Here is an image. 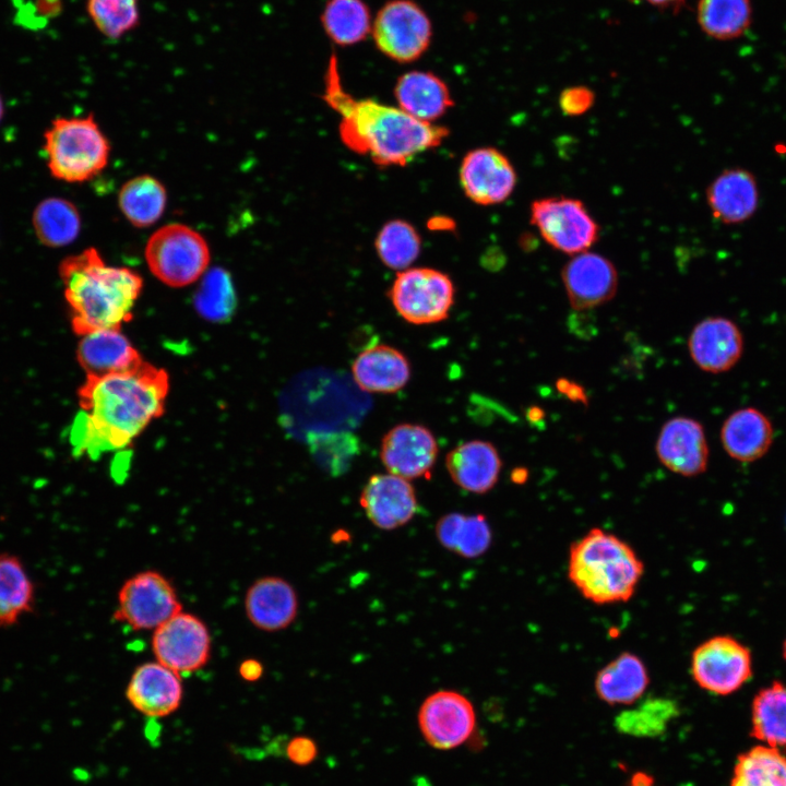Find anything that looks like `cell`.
<instances>
[{
  "label": "cell",
  "instance_id": "cell-1",
  "mask_svg": "<svg viewBox=\"0 0 786 786\" xmlns=\"http://www.w3.org/2000/svg\"><path fill=\"white\" fill-rule=\"evenodd\" d=\"M168 389L167 373L145 362L123 372L86 377L71 430L75 453L96 457L130 445L163 414Z\"/></svg>",
  "mask_w": 786,
  "mask_h": 786
},
{
  "label": "cell",
  "instance_id": "cell-2",
  "mask_svg": "<svg viewBox=\"0 0 786 786\" xmlns=\"http://www.w3.org/2000/svg\"><path fill=\"white\" fill-rule=\"evenodd\" d=\"M323 100L340 116L342 142L379 166H404L449 135L445 127L417 120L400 107L353 97L343 86L334 53L325 69Z\"/></svg>",
  "mask_w": 786,
  "mask_h": 786
},
{
  "label": "cell",
  "instance_id": "cell-3",
  "mask_svg": "<svg viewBox=\"0 0 786 786\" xmlns=\"http://www.w3.org/2000/svg\"><path fill=\"white\" fill-rule=\"evenodd\" d=\"M59 275L71 313L73 331L81 335L102 329H120L132 318L143 279L126 266H110L95 248L60 262Z\"/></svg>",
  "mask_w": 786,
  "mask_h": 786
},
{
  "label": "cell",
  "instance_id": "cell-4",
  "mask_svg": "<svg viewBox=\"0 0 786 786\" xmlns=\"http://www.w3.org/2000/svg\"><path fill=\"white\" fill-rule=\"evenodd\" d=\"M643 574L644 564L634 549L603 528H591L569 548V581L593 604L630 600Z\"/></svg>",
  "mask_w": 786,
  "mask_h": 786
},
{
  "label": "cell",
  "instance_id": "cell-5",
  "mask_svg": "<svg viewBox=\"0 0 786 786\" xmlns=\"http://www.w3.org/2000/svg\"><path fill=\"white\" fill-rule=\"evenodd\" d=\"M44 136L47 167L56 179L84 182L107 166L110 145L92 115L57 118Z\"/></svg>",
  "mask_w": 786,
  "mask_h": 786
},
{
  "label": "cell",
  "instance_id": "cell-6",
  "mask_svg": "<svg viewBox=\"0 0 786 786\" xmlns=\"http://www.w3.org/2000/svg\"><path fill=\"white\" fill-rule=\"evenodd\" d=\"M151 272L164 284L182 287L199 279L210 263L206 240L183 224H168L157 229L145 247Z\"/></svg>",
  "mask_w": 786,
  "mask_h": 786
},
{
  "label": "cell",
  "instance_id": "cell-7",
  "mask_svg": "<svg viewBox=\"0 0 786 786\" xmlns=\"http://www.w3.org/2000/svg\"><path fill=\"white\" fill-rule=\"evenodd\" d=\"M529 221L551 248L570 257L590 250L600 235L598 223L576 198L536 199L529 206Z\"/></svg>",
  "mask_w": 786,
  "mask_h": 786
},
{
  "label": "cell",
  "instance_id": "cell-8",
  "mask_svg": "<svg viewBox=\"0 0 786 786\" xmlns=\"http://www.w3.org/2000/svg\"><path fill=\"white\" fill-rule=\"evenodd\" d=\"M182 610L172 582L157 570H143L124 580L117 593L114 619L134 631H154Z\"/></svg>",
  "mask_w": 786,
  "mask_h": 786
},
{
  "label": "cell",
  "instance_id": "cell-9",
  "mask_svg": "<svg viewBox=\"0 0 786 786\" xmlns=\"http://www.w3.org/2000/svg\"><path fill=\"white\" fill-rule=\"evenodd\" d=\"M432 23L414 0H389L377 12L371 36L377 49L398 63L419 59L432 39Z\"/></svg>",
  "mask_w": 786,
  "mask_h": 786
},
{
  "label": "cell",
  "instance_id": "cell-10",
  "mask_svg": "<svg viewBox=\"0 0 786 786\" xmlns=\"http://www.w3.org/2000/svg\"><path fill=\"white\" fill-rule=\"evenodd\" d=\"M452 279L431 267L400 271L389 290L396 312L412 324H431L448 318L454 302Z\"/></svg>",
  "mask_w": 786,
  "mask_h": 786
},
{
  "label": "cell",
  "instance_id": "cell-11",
  "mask_svg": "<svg viewBox=\"0 0 786 786\" xmlns=\"http://www.w3.org/2000/svg\"><path fill=\"white\" fill-rule=\"evenodd\" d=\"M690 674L701 689L716 695H728L752 678V654L736 638L715 635L693 650Z\"/></svg>",
  "mask_w": 786,
  "mask_h": 786
},
{
  "label": "cell",
  "instance_id": "cell-12",
  "mask_svg": "<svg viewBox=\"0 0 786 786\" xmlns=\"http://www.w3.org/2000/svg\"><path fill=\"white\" fill-rule=\"evenodd\" d=\"M155 660L179 675L204 668L212 655V635L199 616L179 611L157 627L151 639Z\"/></svg>",
  "mask_w": 786,
  "mask_h": 786
},
{
  "label": "cell",
  "instance_id": "cell-13",
  "mask_svg": "<svg viewBox=\"0 0 786 786\" xmlns=\"http://www.w3.org/2000/svg\"><path fill=\"white\" fill-rule=\"evenodd\" d=\"M418 726L429 746L438 750H451L467 741L474 733L475 708L460 692L436 691L421 703Z\"/></svg>",
  "mask_w": 786,
  "mask_h": 786
},
{
  "label": "cell",
  "instance_id": "cell-14",
  "mask_svg": "<svg viewBox=\"0 0 786 786\" xmlns=\"http://www.w3.org/2000/svg\"><path fill=\"white\" fill-rule=\"evenodd\" d=\"M460 181L466 196L479 205H496L513 193L517 175L511 160L496 147L469 151L462 160Z\"/></svg>",
  "mask_w": 786,
  "mask_h": 786
},
{
  "label": "cell",
  "instance_id": "cell-15",
  "mask_svg": "<svg viewBox=\"0 0 786 786\" xmlns=\"http://www.w3.org/2000/svg\"><path fill=\"white\" fill-rule=\"evenodd\" d=\"M561 279L571 307L579 312L611 300L619 282L611 260L590 250L571 255L561 269Z\"/></svg>",
  "mask_w": 786,
  "mask_h": 786
},
{
  "label": "cell",
  "instance_id": "cell-16",
  "mask_svg": "<svg viewBox=\"0 0 786 786\" xmlns=\"http://www.w3.org/2000/svg\"><path fill=\"white\" fill-rule=\"evenodd\" d=\"M438 452L433 433L418 424L394 426L383 436L380 446V457L386 471L408 480L427 476Z\"/></svg>",
  "mask_w": 786,
  "mask_h": 786
},
{
  "label": "cell",
  "instance_id": "cell-17",
  "mask_svg": "<svg viewBox=\"0 0 786 786\" xmlns=\"http://www.w3.org/2000/svg\"><path fill=\"white\" fill-rule=\"evenodd\" d=\"M182 676L157 660L138 665L126 687V699L143 716L162 718L175 713L183 700Z\"/></svg>",
  "mask_w": 786,
  "mask_h": 786
},
{
  "label": "cell",
  "instance_id": "cell-18",
  "mask_svg": "<svg viewBox=\"0 0 786 786\" xmlns=\"http://www.w3.org/2000/svg\"><path fill=\"white\" fill-rule=\"evenodd\" d=\"M660 463L669 471L686 477L703 474L708 465V444L700 421L690 417L667 420L655 445Z\"/></svg>",
  "mask_w": 786,
  "mask_h": 786
},
{
  "label": "cell",
  "instance_id": "cell-19",
  "mask_svg": "<svg viewBox=\"0 0 786 786\" xmlns=\"http://www.w3.org/2000/svg\"><path fill=\"white\" fill-rule=\"evenodd\" d=\"M359 503L369 521L385 531L407 524L418 507L408 479L390 473L372 475L361 490Z\"/></svg>",
  "mask_w": 786,
  "mask_h": 786
},
{
  "label": "cell",
  "instance_id": "cell-20",
  "mask_svg": "<svg viewBox=\"0 0 786 786\" xmlns=\"http://www.w3.org/2000/svg\"><path fill=\"white\" fill-rule=\"evenodd\" d=\"M690 356L702 370L720 373L731 369L743 353V336L728 318L708 317L698 322L688 341Z\"/></svg>",
  "mask_w": 786,
  "mask_h": 786
},
{
  "label": "cell",
  "instance_id": "cell-21",
  "mask_svg": "<svg viewBox=\"0 0 786 786\" xmlns=\"http://www.w3.org/2000/svg\"><path fill=\"white\" fill-rule=\"evenodd\" d=\"M298 596L285 579L266 575L257 579L246 591L243 607L249 622L263 632L288 628L298 614Z\"/></svg>",
  "mask_w": 786,
  "mask_h": 786
},
{
  "label": "cell",
  "instance_id": "cell-22",
  "mask_svg": "<svg viewBox=\"0 0 786 786\" xmlns=\"http://www.w3.org/2000/svg\"><path fill=\"white\" fill-rule=\"evenodd\" d=\"M706 201L712 215L718 222L726 225L741 224L758 210L757 179L745 168H727L707 187Z\"/></svg>",
  "mask_w": 786,
  "mask_h": 786
},
{
  "label": "cell",
  "instance_id": "cell-23",
  "mask_svg": "<svg viewBox=\"0 0 786 786\" xmlns=\"http://www.w3.org/2000/svg\"><path fill=\"white\" fill-rule=\"evenodd\" d=\"M78 360L86 377L123 372L142 364L140 354L120 329H102L81 335Z\"/></svg>",
  "mask_w": 786,
  "mask_h": 786
},
{
  "label": "cell",
  "instance_id": "cell-24",
  "mask_svg": "<svg viewBox=\"0 0 786 786\" xmlns=\"http://www.w3.org/2000/svg\"><path fill=\"white\" fill-rule=\"evenodd\" d=\"M502 461L496 446L488 441L471 440L452 449L445 467L452 480L473 493L491 490L500 475Z\"/></svg>",
  "mask_w": 786,
  "mask_h": 786
},
{
  "label": "cell",
  "instance_id": "cell-25",
  "mask_svg": "<svg viewBox=\"0 0 786 786\" xmlns=\"http://www.w3.org/2000/svg\"><path fill=\"white\" fill-rule=\"evenodd\" d=\"M356 384L369 393H395L410 378L407 357L397 348L378 344L362 350L352 365Z\"/></svg>",
  "mask_w": 786,
  "mask_h": 786
},
{
  "label": "cell",
  "instance_id": "cell-26",
  "mask_svg": "<svg viewBox=\"0 0 786 786\" xmlns=\"http://www.w3.org/2000/svg\"><path fill=\"white\" fill-rule=\"evenodd\" d=\"M774 440L770 418L760 409L743 407L731 413L723 422L720 441L734 460L751 463L763 457Z\"/></svg>",
  "mask_w": 786,
  "mask_h": 786
},
{
  "label": "cell",
  "instance_id": "cell-27",
  "mask_svg": "<svg viewBox=\"0 0 786 786\" xmlns=\"http://www.w3.org/2000/svg\"><path fill=\"white\" fill-rule=\"evenodd\" d=\"M398 107L417 120L432 123L453 106L445 82L429 71L402 74L394 86Z\"/></svg>",
  "mask_w": 786,
  "mask_h": 786
},
{
  "label": "cell",
  "instance_id": "cell-28",
  "mask_svg": "<svg viewBox=\"0 0 786 786\" xmlns=\"http://www.w3.org/2000/svg\"><path fill=\"white\" fill-rule=\"evenodd\" d=\"M650 684L644 662L631 652H622L602 667L594 680L597 696L610 704H632Z\"/></svg>",
  "mask_w": 786,
  "mask_h": 786
},
{
  "label": "cell",
  "instance_id": "cell-29",
  "mask_svg": "<svg viewBox=\"0 0 786 786\" xmlns=\"http://www.w3.org/2000/svg\"><path fill=\"white\" fill-rule=\"evenodd\" d=\"M35 604L36 587L22 559L0 552V628L16 626Z\"/></svg>",
  "mask_w": 786,
  "mask_h": 786
},
{
  "label": "cell",
  "instance_id": "cell-30",
  "mask_svg": "<svg viewBox=\"0 0 786 786\" xmlns=\"http://www.w3.org/2000/svg\"><path fill=\"white\" fill-rule=\"evenodd\" d=\"M436 536L445 549L466 559L484 555L492 540L485 515L457 512L445 514L437 521Z\"/></svg>",
  "mask_w": 786,
  "mask_h": 786
},
{
  "label": "cell",
  "instance_id": "cell-31",
  "mask_svg": "<svg viewBox=\"0 0 786 786\" xmlns=\"http://www.w3.org/2000/svg\"><path fill=\"white\" fill-rule=\"evenodd\" d=\"M327 38L340 47H349L371 35V12L364 0H327L320 15Z\"/></svg>",
  "mask_w": 786,
  "mask_h": 786
},
{
  "label": "cell",
  "instance_id": "cell-32",
  "mask_svg": "<svg viewBox=\"0 0 786 786\" xmlns=\"http://www.w3.org/2000/svg\"><path fill=\"white\" fill-rule=\"evenodd\" d=\"M751 736L770 747H786V683L775 680L755 693Z\"/></svg>",
  "mask_w": 786,
  "mask_h": 786
},
{
  "label": "cell",
  "instance_id": "cell-33",
  "mask_svg": "<svg viewBox=\"0 0 786 786\" xmlns=\"http://www.w3.org/2000/svg\"><path fill=\"white\" fill-rule=\"evenodd\" d=\"M695 13L700 29L715 40L737 39L752 23L750 0H698Z\"/></svg>",
  "mask_w": 786,
  "mask_h": 786
},
{
  "label": "cell",
  "instance_id": "cell-34",
  "mask_svg": "<svg viewBox=\"0 0 786 786\" xmlns=\"http://www.w3.org/2000/svg\"><path fill=\"white\" fill-rule=\"evenodd\" d=\"M32 224L37 239L47 247H64L79 236L81 217L76 206L62 198H47L34 209Z\"/></svg>",
  "mask_w": 786,
  "mask_h": 786
},
{
  "label": "cell",
  "instance_id": "cell-35",
  "mask_svg": "<svg viewBox=\"0 0 786 786\" xmlns=\"http://www.w3.org/2000/svg\"><path fill=\"white\" fill-rule=\"evenodd\" d=\"M166 201L164 186L148 175L127 181L118 195L121 212L133 226L139 228L153 225L164 213Z\"/></svg>",
  "mask_w": 786,
  "mask_h": 786
},
{
  "label": "cell",
  "instance_id": "cell-36",
  "mask_svg": "<svg viewBox=\"0 0 786 786\" xmlns=\"http://www.w3.org/2000/svg\"><path fill=\"white\" fill-rule=\"evenodd\" d=\"M730 786H786V754L758 745L739 754Z\"/></svg>",
  "mask_w": 786,
  "mask_h": 786
},
{
  "label": "cell",
  "instance_id": "cell-37",
  "mask_svg": "<svg viewBox=\"0 0 786 786\" xmlns=\"http://www.w3.org/2000/svg\"><path fill=\"white\" fill-rule=\"evenodd\" d=\"M421 241L416 229L407 222L393 219L378 233L376 250L390 269L403 271L418 258Z\"/></svg>",
  "mask_w": 786,
  "mask_h": 786
},
{
  "label": "cell",
  "instance_id": "cell-38",
  "mask_svg": "<svg viewBox=\"0 0 786 786\" xmlns=\"http://www.w3.org/2000/svg\"><path fill=\"white\" fill-rule=\"evenodd\" d=\"M87 13L109 39H119L140 23L138 0H87Z\"/></svg>",
  "mask_w": 786,
  "mask_h": 786
},
{
  "label": "cell",
  "instance_id": "cell-39",
  "mask_svg": "<svg viewBox=\"0 0 786 786\" xmlns=\"http://www.w3.org/2000/svg\"><path fill=\"white\" fill-rule=\"evenodd\" d=\"M198 312L207 320L222 321L235 308V291L228 273L213 269L204 277L194 297Z\"/></svg>",
  "mask_w": 786,
  "mask_h": 786
},
{
  "label": "cell",
  "instance_id": "cell-40",
  "mask_svg": "<svg viewBox=\"0 0 786 786\" xmlns=\"http://www.w3.org/2000/svg\"><path fill=\"white\" fill-rule=\"evenodd\" d=\"M677 714V705L670 699L648 698L638 708L624 711L616 719L621 731L633 735H656Z\"/></svg>",
  "mask_w": 786,
  "mask_h": 786
},
{
  "label": "cell",
  "instance_id": "cell-41",
  "mask_svg": "<svg viewBox=\"0 0 786 786\" xmlns=\"http://www.w3.org/2000/svg\"><path fill=\"white\" fill-rule=\"evenodd\" d=\"M595 103V93L585 85L565 87L559 95V108L565 116L576 117L587 112Z\"/></svg>",
  "mask_w": 786,
  "mask_h": 786
},
{
  "label": "cell",
  "instance_id": "cell-42",
  "mask_svg": "<svg viewBox=\"0 0 786 786\" xmlns=\"http://www.w3.org/2000/svg\"><path fill=\"white\" fill-rule=\"evenodd\" d=\"M285 752L291 763L306 766L315 760L318 746L310 737L296 736L287 742Z\"/></svg>",
  "mask_w": 786,
  "mask_h": 786
},
{
  "label": "cell",
  "instance_id": "cell-43",
  "mask_svg": "<svg viewBox=\"0 0 786 786\" xmlns=\"http://www.w3.org/2000/svg\"><path fill=\"white\" fill-rule=\"evenodd\" d=\"M556 388L559 393L565 395L571 402H579L583 405L588 404L585 389L581 384L567 378H559L556 381Z\"/></svg>",
  "mask_w": 786,
  "mask_h": 786
},
{
  "label": "cell",
  "instance_id": "cell-44",
  "mask_svg": "<svg viewBox=\"0 0 786 786\" xmlns=\"http://www.w3.org/2000/svg\"><path fill=\"white\" fill-rule=\"evenodd\" d=\"M263 674L264 666L257 658H246L238 666V675L246 682L259 681Z\"/></svg>",
  "mask_w": 786,
  "mask_h": 786
},
{
  "label": "cell",
  "instance_id": "cell-45",
  "mask_svg": "<svg viewBox=\"0 0 786 786\" xmlns=\"http://www.w3.org/2000/svg\"><path fill=\"white\" fill-rule=\"evenodd\" d=\"M34 8L37 15L47 21L61 14L63 2L62 0H35Z\"/></svg>",
  "mask_w": 786,
  "mask_h": 786
},
{
  "label": "cell",
  "instance_id": "cell-46",
  "mask_svg": "<svg viewBox=\"0 0 786 786\" xmlns=\"http://www.w3.org/2000/svg\"><path fill=\"white\" fill-rule=\"evenodd\" d=\"M648 5L663 11V12H670V13H678L686 4V0H643Z\"/></svg>",
  "mask_w": 786,
  "mask_h": 786
},
{
  "label": "cell",
  "instance_id": "cell-47",
  "mask_svg": "<svg viewBox=\"0 0 786 786\" xmlns=\"http://www.w3.org/2000/svg\"><path fill=\"white\" fill-rule=\"evenodd\" d=\"M628 786H656L654 778L645 773V772H635L629 783Z\"/></svg>",
  "mask_w": 786,
  "mask_h": 786
},
{
  "label": "cell",
  "instance_id": "cell-48",
  "mask_svg": "<svg viewBox=\"0 0 786 786\" xmlns=\"http://www.w3.org/2000/svg\"><path fill=\"white\" fill-rule=\"evenodd\" d=\"M526 416L531 422L537 424V422H540L541 420H544L545 412L543 408H540L538 406H531L527 409Z\"/></svg>",
  "mask_w": 786,
  "mask_h": 786
},
{
  "label": "cell",
  "instance_id": "cell-49",
  "mask_svg": "<svg viewBox=\"0 0 786 786\" xmlns=\"http://www.w3.org/2000/svg\"><path fill=\"white\" fill-rule=\"evenodd\" d=\"M528 475L526 467H516L511 473V479L515 484H524L528 479Z\"/></svg>",
  "mask_w": 786,
  "mask_h": 786
},
{
  "label": "cell",
  "instance_id": "cell-50",
  "mask_svg": "<svg viewBox=\"0 0 786 786\" xmlns=\"http://www.w3.org/2000/svg\"><path fill=\"white\" fill-rule=\"evenodd\" d=\"M3 114H4V106H3L2 97H1V95H0V121H1V119H2V117H3Z\"/></svg>",
  "mask_w": 786,
  "mask_h": 786
},
{
  "label": "cell",
  "instance_id": "cell-51",
  "mask_svg": "<svg viewBox=\"0 0 786 786\" xmlns=\"http://www.w3.org/2000/svg\"><path fill=\"white\" fill-rule=\"evenodd\" d=\"M782 655H783V658H784L785 662H786V638H785L784 643H783Z\"/></svg>",
  "mask_w": 786,
  "mask_h": 786
}]
</instances>
